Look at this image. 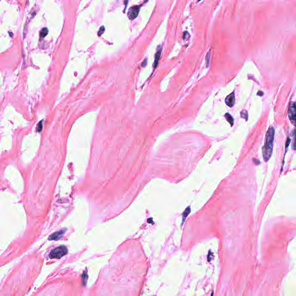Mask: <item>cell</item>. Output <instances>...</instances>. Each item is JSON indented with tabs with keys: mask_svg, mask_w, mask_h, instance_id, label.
Returning <instances> with one entry per match:
<instances>
[{
	"mask_svg": "<svg viewBox=\"0 0 296 296\" xmlns=\"http://www.w3.org/2000/svg\"><path fill=\"white\" fill-rule=\"evenodd\" d=\"M274 135H275L274 128L273 127H270L266 133L265 144L262 149L263 159L266 162L269 161V160L270 159L272 156Z\"/></svg>",
	"mask_w": 296,
	"mask_h": 296,
	"instance_id": "1",
	"label": "cell"
},
{
	"mask_svg": "<svg viewBox=\"0 0 296 296\" xmlns=\"http://www.w3.org/2000/svg\"><path fill=\"white\" fill-rule=\"evenodd\" d=\"M67 249L65 246H60L51 251L49 257L51 259H60L67 253Z\"/></svg>",
	"mask_w": 296,
	"mask_h": 296,
	"instance_id": "2",
	"label": "cell"
},
{
	"mask_svg": "<svg viewBox=\"0 0 296 296\" xmlns=\"http://www.w3.org/2000/svg\"><path fill=\"white\" fill-rule=\"evenodd\" d=\"M288 116L292 124L296 126V102H291L288 108Z\"/></svg>",
	"mask_w": 296,
	"mask_h": 296,
	"instance_id": "3",
	"label": "cell"
},
{
	"mask_svg": "<svg viewBox=\"0 0 296 296\" xmlns=\"http://www.w3.org/2000/svg\"><path fill=\"white\" fill-rule=\"evenodd\" d=\"M141 6V5H135L129 9L128 12V17L130 20H134L137 17Z\"/></svg>",
	"mask_w": 296,
	"mask_h": 296,
	"instance_id": "4",
	"label": "cell"
},
{
	"mask_svg": "<svg viewBox=\"0 0 296 296\" xmlns=\"http://www.w3.org/2000/svg\"><path fill=\"white\" fill-rule=\"evenodd\" d=\"M225 102L226 105L230 107H232L235 103V94L234 92L231 93L225 99Z\"/></svg>",
	"mask_w": 296,
	"mask_h": 296,
	"instance_id": "5",
	"label": "cell"
},
{
	"mask_svg": "<svg viewBox=\"0 0 296 296\" xmlns=\"http://www.w3.org/2000/svg\"><path fill=\"white\" fill-rule=\"evenodd\" d=\"M65 230H66L64 229L62 230H61L58 231H57V232L53 233L52 235H51L49 237V240H57L60 239L63 236V234L65 233Z\"/></svg>",
	"mask_w": 296,
	"mask_h": 296,
	"instance_id": "6",
	"label": "cell"
},
{
	"mask_svg": "<svg viewBox=\"0 0 296 296\" xmlns=\"http://www.w3.org/2000/svg\"><path fill=\"white\" fill-rule=\"evenodd\" d=\"M161 50H162V49H161V46H159L157 51V52H156V53L155 54V62L153 64V68H154V69L157 66V64H158V62H159V60H160V56H161Z\"/></svg>",
	"mask_w": 296,
	"mask_h": 296,
	"instance_id": "7",
	"label": "cell"
},
{
	"mask_svg": "<svg viewBox=\"0 0 296 296\" xmlns=\"http://www.w3.org/2000/svg\"><path fill=\"white\" fill-rule=\"evenodd\" d=\"M190 211H191V209H190V207H188L185 210V211L183 212V218H182V225H183L184 223V222H185L186 220V218L187 217L188 215L190 213Z\"/></svg>",
	"mask_w": 296,
	"mask_h": 296,
	"instance_id": "8",
	"label": "cell"
},
{
	"mask_svg": "<svg viewBox=\"0 0 296 296\" xmlns=\"http://www.w3.org/2000/svg\"><path fill=\"white\" fill-rule=\"evenodd\" d=\"M225 117L226 118L227 120L230 123L231 126H233V124H234V119H233V117L229 113H227L225 114Z\"/></svg>",
	"mask_w": 296,
	"mask_h": 296,
	"instance_id": "9",
	"label": "cell"
},
{
	"mask_svg": "<svg viewBox=\"0 0 296 296\" xmlns=\"http://www.w3.org/2000/svg\"><path fill=\"white\" fill-rule=\"evenodd\" d=\"M47 33H48V30L46 27H44L43 28H42V30L40 32L41 38H43L44 37H45V36L47 34Z\"/></svg>",
	"mask_w": 296,
	"mask_h": 296,
	"instance_id": "10",
	"label": "cell"
},
{
	"mask_svg": "<svg viewBox=\"0 0 296 296\" xmlns=\"http://www.w3.org/2000/svg\"><path fill=\"white\" fill-rule=\"evenodd\" d=\"M292 149L293 150H296V128L293 133V140L292 142Z\"/></svg>",
	"mask_w": 296,
	"mask_h": 296,
	"instance_id": "11",
	"label": "cell"
},
{
	"mask_svg": "<svg viewBox=\"0 0 296 296\" xmlns=\"http://www.w3.org/2000/svg\"><path fill=\"white\" fill-rule=\"evenodd\" d=\"M241 116L242 118L245 119L246 120H248V112L247 111H242L241 112Z\"/></svg>",
	"mask_w": 296,
	"mask_h": 296,
	"instance_id": "12",
	"label": "cell"
},
{
	"mask_svg": "<svg viewBox=\"0 0 296 296\" xmlns=\"http://www.w3.org/2000/svg\"><path fill=\"white\" fill-rule=\"evenodd\" d=\"M291 142V138H290L289 137H288V138H287V140H286V148H285V155H286V152H287V149H288V147H289V145H290Z\"/></svg>",
	"mask_w": 296,
	"mask_h": 296,
	"instance_id": "13",
	"label": "cell"
},
{
	"mask_svg": "<svg viewBox=\"0 0 296 296\" xmlns=\"http://www.w3.org/2000/svg\"><path fill=\"white\" fill-rule=\"evenodd\" d=\"M36 130H37V131H38V132H40V131L42 130V121H41V122L38 123V126H37Z\"/></svg>",
	"mask_w": 296,
	"mask_h": 296,
	"instance_id": "14",
	"label": "cell"
},
{
	"mask_svg": "<svg viewBox=\"0 0 296 296\" xmlns=\"http://www.w3.org/2000/svg\"><path fill=\"white\" fill-rule=\"evenodd\" d=\"M104 30H105L104 27V26H102V27H100V28L99 32H98V35H99V36H100V35H101V34H102V33L104 32Z\"/></svg>",
	"mask_w": 296,
	"mask_h": 296,
	"instance_id": "15",
	"label": "cell"
},
{
	"mask_svg": "<svg viewBox=\"0 0 296 296\" xmlns=\"http://www.w3.org/2000/svg\"><path fill=\"white\" fill-rule=\"evenodd\" d=\"M209 53H210V52H209L207 56H206V57H207V66H208V64H209V57H210V55H209Z\"/></svg>",
	"mask_w": 296,
	"mask_h": 296,
	"instance_id": "16",
	"label": "cell"
},
{
	"mask_svg": "<svg viewBox=\"0 0 296 296\" xmlns=\"http://www.w3.org/2000/svg\"><path fill=\"white\" fill-rule=\"evenodd\" d=\"M146 64H147V59H145V60L144 61V62L142 63V67H145V66H146Z\"/></svg>",
	"mask_w": 296,
	"mask_h": 296,
	"instance_id": "17",
	"label": "cell"
},
{
	"mask_svg": "<svg viewBox=\"0 0 296 296\" xmlns=\"http://www.w3.org/2000/svg\"><path fill=\"white\" fill-rule=\"evenodd\" d=\"M263 93L262 91H258V95H259L260 96H262L263 95Z\"/></svg>",
	"mask_w": 296,
	"mask_h": 296,
	"instance_id": "18",
	"label": "cell"
},
{
	"mask_svg": "<svg viewBox=\"0 0 296 296\" xmlns=\"http://www.w3.org/2000/svg\"><path fill=\"white\" fill-rule=\"evenodd\" d=\"M254 161H255V162H256V164L257 165H258V164H259V163H260V161H258V160H256V159H254Z\"/></svg>",
	"mask_w": 296,
	"mask_h": 296,
	"instance_id": "19",
	"label": "cell"
}]
</instances>
